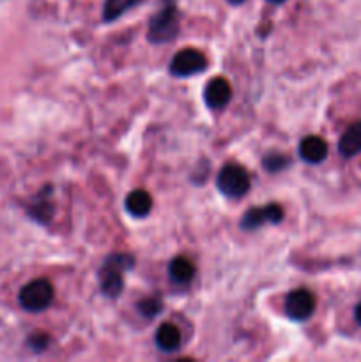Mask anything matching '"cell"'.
<instances>
[{"label": "cell", "mask_w": 361, "mask_h": 362, "mask_svg": "<svg viewBox=\"0 0 361 362\" xmlns=\"http://www.w3.org/2000/svg\"><path fill=\"white\" fill-rule=\"evenodd\" d=\"M53 300V286L46 279H34L27 283L20 292V304L23 310L39 313L45 311Z\"/></svg>", "instance_id": "cell-1"}, {"label": "cell", "mask_w": 361, "mask_h": 362, "mask_svg": "<svg viewBox=\"0 0 361 362\" xmlns=\"http://www.w3.org/2000/svg\"><path fill=\"white\" fill-rule=\"evenodd\" d=\"M137 2L138 0H106L105 9H103V18L106 21L115 20V18H119L124 11L133 7Z\"/></svg>", "instance_id": "cell-14"}, {"label": "cell", "mask_w": 361, "mask_h": 362, "mask_svg": "<svg viewBox=\"0 0 361 362\" xmlns=\"http://www.w3.org/2000/svg\"><path fill=\"white\" fill-rule=\"evenodd\" d=\"M283 218V211L280 205H268V207L253 209V211L246 212L243 218V228L253 230L258 228V226L265 225V223H280Z\"/></svg>", "instance_id": "cell-6"}, {"label": "cell", "mask_w": 361, "mask_h": 362, "mask_svg": "<svg viewBox=\"0 0 361 362\" xmlns=\"http://www.w3.org/2000/svg\"><path fill=\"white\" fill-rule=\"evenodd\" d=\"M315 311V297L308 290L299 288L294 290L287 296L285 300V313L287 317L296 322L308 320Z\"/></svg>", "instance_id": "cell-5"}, {"label": "cell", "mask_w": 361, "mask_h": 362, "mask_svg": "<svg viewBox=\"0 0 361 362\" xmlns=\"http://www.w3.org/2000/svg\"><path fill=\"white\" fill-rule=\"evenodd\" d=\"M168 274H170V279H172L173 283L186 285V283H190L191 279H193L195 267H193V264L188 260V258L177 257V258H173L172 264H170Z\"/></svg>", "instance_id": "cell-12"}, {"label": "cell", "mask_w": 361, "mask_h": 362, "mask_svg": "<svg viewBox=\"0 0 361 362\" xmlns=\"http://www.w3.org/2000/svg\"><path fill=\"white\" fill-rule=\"evenodd\" d=\"M152 209V198L147 191L134 189L126 197V211L133 218H145Z\"/></svg>", "instance_id": "cell-9"}, {"label": "cell", "mask_w": 361, "mask_h": 362, "mask_svg": "<svg viewBox=\"0 0 361 362\" xmlns=\"http://www.w3.org/2000/svg\"><path fill=\"white\" fill-rule=\"evenodd\" d=\"M177 11L172 4L163 7L158 14L151 20V28H149V39L152 42H166L173 39L177 34Z\"/></svg>", "instance_id": "cell-3"}, {"label": "cell", "mask_w": 361, "mask_h": 362, "mask_svg": "<svg viewBox=\"0 0 361 362\" xmlns=\"http://www.w3.org/2000/svg\"><path fill=\"white\" fill-rule=\"evenodd\" d=\"M269 2H273V4H280V2H283V0H269Z\"/></svg>", "instance_id": "cell-19"}, {"label": "cell", "mask_w": 361, "mask_h": 362, "mask_svg": "<svg viewBox=\"0 0 361 362\" xmlns=\"http://www.w3.org/2000/svg\"><path fill=\"white\" fill-rule=\"evenodd\" d=\"M156 345L163 352H173L180 345V331L173 324H163L156 332Z\"/></svg>", "instance_id": "cell-11"}, {"label": "cell", "mask_w": 361, "mask_h": 362, "mask_svg": "<svg viewBox=\"0 0 361 362\" xmlns=\"http://www.w3.org/2000/svg\"><path fill=\"white\" fill-rule=\"evenodd\" d=\"M207 66V59L202 52L195 48H184L177 53L170 64V73L173 76H191V74H198L205 69Z\"/></svg>", "instance_id": "cell-4"}, {"label": "cell", "mask_w": 361, "mask_h": 362, "mask_svg": "<svg viewBox=\"0 0 361 362\" xmlns=\"http://www.w3.org/2000/svg\"><path fill=\"white\" fill-rule=\"evenodd\" d=\"M229 2H230V4H243L244 0H229Z\"/></svg>", "instance_id": "cell-18"}, {"label": "cell", "mask_w": 361, "mask_h": 362, "mask_svg": "<svg viewBox=\"0 0 361 362\" xmlns=\"http://www.w3.org/2000/svg\"><path fill=\"white\" fill-rule=\"evenodd\" d=\"M299 156L303 161L317 165L328 156V144L319 136H306L299 144Z\"/></svg>", "instance_id": "cell-8"}, {"label": "cell", "mask_w": 361, "mask_h": 362, "mask_svg": "<svg viewBox=\"0 0 361 362\" xmlns=\"http://www.w3.org/2000/svg\"><path fill=\"white\" fill-rule=\"evenodd\" d=\"M340 154L345 158H353V156L361 154V120L353 124L345 133L340 138Z\"/></svg>", "instance_id": "cell-10"}, {"label": "cell", "mask_w": 361, "mask_h": 362, "mask_svg": "<svg viewBox=\"0 0 361 362\" xmlns=\"http://www.w3.org/2000/svg\"><path fill=\"white\" fill-rule=\"evenodd\" d=\"M354 315H356V320H357V324L361 325V303L357 304V308H356V313H354Z\"/></svg>", "instance_id": "cell-17"}, {"label": "cell", "mask_w": 361, "mask_h": 362, "mask_svg": "<svg viewBox=\"0 0 361 362\" xmlns=\"http://www.w3.org/2000/svg\"><path fill=\"white\" fill-rule=\"evenodd\" d=\"M120 274H122V271L117 267H113V265H105V271H103L101 274V288L103 292L106 293V296L110 297H117L120 293V290H122V278H120Z\"/></svg>", "instance_id": "cell-13"}, {"label": "cell", "mask_w": 361, "mask_h": 362, "mask_svg": "<svg viewBox=\"0 0 361 362\" xmlns=\"http://www.w3.org/2000/svg\"><path fill=\"white\" fill-rule=\"evenodd\" d=\"M216 186L225 197L239 198L246 194L250 189V175L246 170L239 165H227L219 170Z\"/></svg>", "instance_id": "cell-2"}, {"label": "cell", "mask_w": 361, "mask_h": 362, "mask_svg": "<svg viewBox=\"0 0 361 362\" xmlns=\"http://www.w3.org/2000/svg\"><path fill=\"white\" fill-rule=\"evenodd\" d=\"M287 163H289V161H287L285 158H282V156L275 154V156H269V158L264 159V168L271 170V172H276V170L283 168V166H285Z\"/></svg>", "instance_id": "cell-16"}, {"label": "cell", "mask_w": 361, "mask_h": 362, "mask_svg": "<svg viewBox=\"0 0 361 362\" xmlns=\"http://www.w3.org/2000/svg\"><path fill=\"white\" fill-rule=\"evenodd\" d=\"M204 98L207 106H211V108H223V106L229 105L230 98H232V87L227 81V78L218 76L209 81L207 87H205Z\"/></svg>", "instance_id": "cell-7"}, {"label": "cell", "mask_w": 361, "mask_h": 362, "mask_svg": "<svg viewBox=\"0 0 361 362\" xmlns=\"http://www.w3.org/2000/svg\"><path fill=\"white\" fill-rule=\"evenodd\" d=\"M138 310H140V313L144 315V317L152 318L161 311V300L149 297V299H144L142 303H138Z\"/></svg>", "instance_id": "cell-15"}]
</instances>
